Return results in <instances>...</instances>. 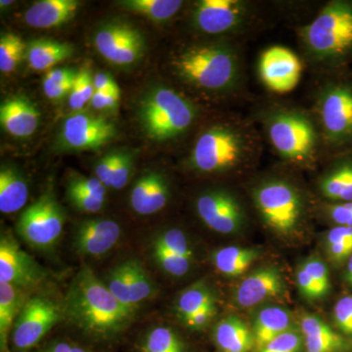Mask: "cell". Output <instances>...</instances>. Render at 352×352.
Wrapping results in <instances>:
<instances>
[{
  "instance_id": "f6af8a7d",
  "label": "cell",
  "mask_w": 352,
  "mask_h": 352,
  "mask_svg": "<svg viewBox=\"0 0 352 352\" xmlns=\"http://www.w3.org/2000/svg\"><path fill=\"white\" fill-rule=\"evenodd\" d=\"M333 319L340 332L352 336V296L338 300L333 308Z\"/></svg>"
},
{
  "instance_id": "b9f144b4",
  "label": "cell",
  "mask_w": 352,
  "mask_h": 352,
  "mask_svg": "<svg viewBox=\"0 0 352 352\" xmlns=\"http://www.w3.org/2000/svg\"><path fill=\"white\" fill-rule=\"evenodd\" d=\"M67 197L74 208L87 214H96L100 212L106 201L94 198L75 189L67 188Z\"/></svg>"
},
{
  "instance_id": "ba28073f",
  "label": "cell",
  "mask_w": 352,
  "mask_h": 352,
  "mask_svg": "<svg viewBox=\"0 0 352 352\" xmlns=\"http://www.w3.org/2000/svg\"><path fill=\"white\" fill-rule=\"evenodd\" d=\"M242 153V139L237 132L226 126H214L197 140L191 163L201 173H219L235 166Z\"/></svg>"
},
{
  "instance_id": "5b68a950",
  "label": "cell",
  "mask_w": 352,
  "mask_h": 352,
  "mask_svg": "<svg viewBox=\"0 0 352 352\" xmlns=\"http://www.w3.org/2000/svg\"><path fill=\"white\" fill-rule=\"evenodd\" d=\"M65 318L64 303L45 295L30 296L14 324V352H28Z\"/></svg>"
},
{
  "instance_id": "83f0119b",
  "label": "cell",
  "mask_w": 352,
  "mask_h": 352,
  "mask_svg": "<svg viewBox=\"0 0 352 352\" xmlns=\"http://www.w3.org/2000/svg\"><path fill=\"white\" fill-rule=\"evenodd\" d=\"M29 185L24 175L12 166L0 170V212L14 214L25 207L29 199Z\"/></svg>"
},
{
  "instance_id": "d6986e66",
  "label": "cell",
  "mask_w": 352,
  "mask_h": 352,
  "mask_svg": "<svg viewBox=\"0 0 352 352\" xmlns=\"http://www.w3.org/2000/svg\"><path fill=\"white\" fill-rule=\"evenodd\" d=\"M245 15L238 0H201L194 10V24L206 34H217L237 27Z\"/></svg>"
},
{
  "instance_id": "f35d334b",
  "label": "cell",
  "mask_w": 352,
  "mask_h": 352,
  "mask_svg": "<svg viewBox=\"0 0 352 352\" xmlns=\"http://www.w3.org/2000/svg\"><path fill=\"white\" fill-rule=\"evenodd\" d=\"M67 188L75 189L94 198L106 201L107 199V187L97 177H88L78 173L69 176Z\"/></svg>"
},
{
  "instance_id": "f546056e",
  "label": "cell",
  "mask_w": 352,
  "mask_h": 352,
  "mask_svg": "<svg viewBox=\"0 0 352 352\" xmlns=\"http://www.w3.org/2000/svg\"><path fill=\"white\" fill-rule=\"evenodd\" d=\"M259 256L256 250L249 248L228 245L212 254V263L221 274L237 277L244 274Z\"/></svg>"
},
{
  "instance_id": "8d00e7d4",
  "label": "cell",
  "mask_w": 352,
  "mask_h": 352,
  "mask_svg": "<svg viewBox=\"0 0 352 352\" xmlns=\"http://www.w3.org/2000/svg\"><path fill=\"white\" fill-rule=\"evenodd\" d=\"M329 256L335 263L349 261L352 254V227L337 226L327 235Z\"/></svg>"
},
{
  "instance_id": "2e32d148",
  "label": "cell",
  "mask_w": 352,
  "mask_h": 352,
  "mask_svg": "<svg viewBox=\"0 0 352 352\" xmlns=\"http://www.w3.org/2000/svg\"><path fill=\"white\" fill-rule=\"evenodd\" d=\"M196 210L201 221L219 234H233L243 223L242 208L236 199L224 191H210L197 199Z\"/></svg>"
},
{
  "instance_id": "60d3db41",
  "label": "cell",
  "mask_w": 352,
  "mask_h": 352,
  "mask_svg": "<svg viewBox=\"0 0 352 352\" xmlns=\"http://www.w3.org/2000/svg\"><path fill=\"white\" fill-rule=\"evenodd\" d=\"M134 155L129 151L122 150L119 162L113 173L110 189L120 190L124 188L131 180L133 173Z\"/></svg>"
},
{
  "instance_id": "7bdbcfd3",
  "label": "cell",
  "mask_w": 352,
  "mask_h": 352,
  "mask_svg": "<svg viewBox=\"0 0 352 352\" xmlns=\"http://www.w3.org/2000/svg\"><path fill=\"white\" fill-rule=\"evenodd\" d=\"M303 268L307 271L308 274L320 289L322 296H325L330 289V277H329V271L325 263L318 258H311L307 259L302 264Z\"/></svg>"
},
{
  "instance_id": "4dcf8cb0",
  "label": "cell",
  "mask_w": 352,
  "mask_h": 352,
  "mask_svg": "<svg viewBox=\"0 0 352 352\" xmlns=\"http://www.w3.org/2000/svg\"><path fill=\"white\" fill-rule=\"evenodd\" d=\"M217 302L214 292L205 282H197L185 289L175 302V314L182 324L208 305Z\"/></svg>"
},
{
  "instance_id": "9a60e30c",
  "label": "cell",
  "mask_w": 352,
  "mask_h": 352,
  "mask_svg": "<svg viewBox=\"0 0 352 352\" xmlns=\"http://www.w3.org/2000/svg\"><path fill=\"white\" fill-rule=\"evenodd\" d=\"M300 60L293 51L282 46H273L264 51L259 59L261 80L272 91L287 94L298 85L302 76Z\"/></svg>"
},
{
  "instance_id": "277c9868",
  "label": "cell",
  "mask_w": 352,
  "mask_h": 352,
  "mask_svg": "<svg viewBox=\"0 0 352 352\" xmlns=\"http://www.w3.org/2000/svg\"><path fill=\"white\" fill-rule=\"evenodd\" d=\"M302 36L315 56H344L352 50V4L331 2L309 25L303 28Z\"/></svg>"
},
{
  "instance_id": "8fae6325",
  "label": "cell",
  "mask_w": 352,
  "mask_h": 352,
  "mask_svg": "<svg viewBox=\"0 0 352 352\" xmlns=\"http://www.w3.org/2000/svg\"><path fill=\"white\" fill-rule=\"evenodd\" d=\"M111 120L85 112L74 113L64 120L59 146L69 151H96L117 136Z\"/></svg>"
},
{
  "instance_id": "52a82bcc",
  "label": "cell",
  "mask_w": 352,
  "mask_h": 352,
  "mask_svg": "<svg viewBox=\"0 0 352 352\" xmlns=\"http://www.w3.org/2000/svg\"><path fill=\"white\" fill-rule=\"evenodd\" d=\"M259 214L270 228L280 234L295 230L302 214V201L288 183H264L254 193Z\"/></svg>"
},
{
  "instance_id": "3957f363",
  "label": "cell",
  "mask_w": 352,
  "mask_h": 352,
  "mask_svg": "<svg viewBox=\"0 0 352 352\" xmlns=\"http://www.w3.org/2000/svg\"><path fill=\"white\" fill-rule=\"evenodd\" d=\"M175 66L187 82L208 90L226 89L237 76V59L222 45L190 48L178 57Z\"/></svg>"
},
{
  "instance_id": "ab89813d",
  "label": "cell",
  "mask_w": 352,
  "mask_h": 352,
  "mask_svg": "<svg viewBox=\"0 0 352 352\" xmlns=\"http://www.w3.org/2000/svg\"><path fill=\"white\" fill-rule=\"evenodd\" d=\"M302 344L300 333L291 329L271 340L258 352H300Z\"/></svg>"
},
{
  "instance_id": "ac0fdd59",
  "label": "cell",
  "mask_w": 352,
  "mask_h": 352,
  "mask_svg": "<svg viewBox=\"0 0 352 352\" xmlns=\"http://www.w3.org/2000/svg\"><path fill=\"white\" fill-rule=\"evenodd\" d=\"M122 229L111 219H87L76 227L73 247L82 256H104L119 242Z\"/></svg>"
},
{
  "instance_id": "7a4b0ae2",
  "label": "cell",
  "mask_w": 352,
  "mask_h": 352,
  "mask_svg": "<svg viewBox=\"0 0 352 352\" xmlns=\"http://www.w3.org/2000/svg\"><path fill=\"white\" fill-rule=\"evenodd\" d=\"M195 117L194 106L171 88H152L139 102V122L153 140H170L180 135Z\"/></svg>"
},
{
  "instance_id": "30bf717a",
  "label": "cell",
  "mask_w": 352,
  "mask_h": 352,
  "mask_svg": "<svg viewBox=\"0 0 352 352\" xmlns=\"http://www.w3.org/2000/svg\"><path fill=\"white\" fill-rule=\"evenodd\" d=\"M268 134L275 149L287 159H305L316 144L314 126L307 118L298 113L275 115L268 126Z\"/></svg>"
},
{
  "instance_id": "1f68e13d",
  "label": "cell",
  "mask_w": 352,
  "mask_h": 352,
  "mask_svg": "<svg viewBox=\"0 0 352 352\" xmlns=\"http://www.w3.org/2000/svg\"><path fill=\"white\" fill-rule=\"evenodd\" d=\"M179 0H124L119 6L131 12L140 14L155 22L170 20L182 8Z\"/></svg>"
},
{
  "instance_id": "e575fe53",
  "label": "cell",
  "mask_w": 352,
  "mask_h": 352,
  "mask_svg": "<svg viewBox=\"0 0 352 352\" xmlns=\"http://www.w3.org/2000/svg\"><path fill=\"white\" fill-rule=\"evenodd\" d=\"M78 69L74 68L52 69L43 80L44 94L52 101H61L73 89Z\"/></svg>"
},
{
  "instance_id": "f5cc1de1",
  "label": "cell",
  "mask_w": 352,
  "mask_h": 352,
  "mask_svg": "<svg viewBox=\"0 0 352 352\" xmlns=\"http://www.w3.org/2000/svg\"><path fill=\"white\" fill-rule=\"evenodd\" d=\"M346 280L347 283L352 287V254L351 258H349V263H347Z\"/></svg>"
},
{
  "instance_id": "5bb4252c",
  "label": "cell",
  "mask_w": 352,
  "mask_h": 352,
  "mask_svg": "<svg viewBox=\"0 0 352 352\" xmlns=\"http://www.w3.org/2000/svg\"><path fill=\"white\" fill-rule=\"evenodd\" d=\"M151 250L155 263L170 276H185L193 265V248L182 229L170 228L157 234Z\"/></svg>"
},
{
  "instance_id": "d590c367",
  "label": "cell",
  "mask_w": 352,
  "mask_h": 352,
  "mask_svg": "<svg viewBox=\"0 0 352 352\" xmlns=\"http://www.w3.org/2000/svg\"><path fill=\"white\" fill-rule=\"evenodd\" d=\"M27 44L18 34L6 32L0 38V71L11 73L25 59Z\"/></svg>"
},
{
  "instance_id": "ee69618b",
  "label": "cell",
  "mask_w": 352,
  "mask_h": 352,
  "mask_svg": "<svg viewBox=\"0 0 352 352\" xmlns=\"http://www.w3.org/2000/svg\"><path fill=\"white\" fill-rule=\"evenodd\" d=\"M120 152L122 150L108 153L105 156L100 157L95 164V177L98 178L107 188L111 187L113 173L120 160Z\"/></svg>"
},
{
  "instance_id": "8992f818",
  "label": "cell",
  "mask_w": 352,
  "mask_h": 352,
  "mask_svg": "<svg viewBox=\"0 0 352 352\" xmlns=\"http://www.w3.org/2000/svg\"><path fill=\"white\" fill-rule=\"evenodd\" d=\"M66 214L52 193L43 194L25 208L17 221V232L34 249L48 250L63 233Z\"/></svg>"
},
{
  "instance_id": "c3c4849f",
  "label": "cell",
  "mask_w": 352,
  "mask_h": 352,
  "mask_svg": "<svg viewBox=\"0 0 352 352\" xmlns=\"http://www.w3.org/2000/svg\"><path fill=\"white\" fill-rule=\"evenodd\" d=\"M296 282H298V289L303 296H307L310 300H315V298H322L320 289H318L317 285L315 284L314 279L308 274L307 270L300 266V270H298L296 274Z\"/></svg>"
},
{
  "instance_id": "ffe728a7",
  "label": "cell",
  "mask_w": 352,
  "mask_h": 352,
  "mask_svg": "<svg viewBox=\"0 0 352 352\" xmlns=\"http://www.w3.org/2000/svg\"><path fill=\"white\" fill-rule=\"evenodd\" d=\"M284 288L281 272L270 266L259 268L245 277L236 289L234 296L239 307L250 308L282 295Z\"/></svg>"
},
{
  "instance_id": "e0dca14e",
  "label": "cell",
  "mask_w": 352,
  "mask_h": 352,
  "mask_svg": "<svg viewBox=\"0 0 352 352\" xmlns=\"http://www.w3.org/2000/svg\"><path fill=\"white\" fill-rule=\"evenodd\" d=\"M320 115L326 135L333 142L352 138V89L338 85L331 87L321 99Z\"/></svg>"
},
{
  "instance_id": "816d5d0a",
  "label": "cell",
  "mask_w": 352,
  "mask_h": 352,
  "mask_svg": "<svg viewBox=\"0 0 352 352\" xmlns=\"http://www.w3.org/2000/svg\"><path fill=\"white\" fill-rule=\"evenodd\" d=\"M95 91H117L120 90L118 83L107 73H97L94 76Z\"/></svg>"
},
{
  "instance_id": "7402d4cb",
  "label": "cell",
  "mask_w": 352,
  "mask_h": 352,
  "mask_svg": "<svg viewBox=\"0 0 352 352\" xmlns=\"http://www.w3.org/2000/svg\"><path fill=\"white\" fill-rule=\"evenodd\" d=\"M170 200V186L161 173H145L134 184L131 193V206L136 214H156L166 207Z\"/></svg>"
},
{
  "instance_id": "4316f807",
  "label": "cell",
  "mask_w": 352,
  "mask_h": 352,
  "mask_svg": "<svg viewBox=\"0 0 352 352\" xmlns=\"http://www.w3.org/2000/svg\"><path fill=\"white\" fill-rule=\"evenodd\" d=\"M292 316L288 310L280 307H264L256 315L252 326L254 347L261 351L278 336L291 330Z\"/></svg>"
},
{
  "instance_id": "44dd1931",
  "label": "cell",
  "mask_w": 352,
  "mask_h": 352,
  "mask_svg": "<svg viewBox=\"0 0 352 352\" xmlns=\"http://www.w3.org/2000/svg\"><path fill=\"white\" fill-rule=\"evenodd\" d=\"M41 112L36 104L24 95H14L0 105L2 129L18 138H28L38 129Z\"/></svg>"
},
{
  "instance_id": "f1b7e54d",
  "label": "cell",
  "mask_w": 352,
  "mask_h": 352,
  "mask_svg": "<svg viewBox=\"0 0 352 352\" xmlns=\"http://www.w3.org/2000/svg\"><path fill=\"white\" fill-rule=\"evenodd\" d=\"M28 289L11 284L0 283V346L8 349V342L15 321L29 300Z\"/></svg>"
},
{
  "instance_id": "4fadbf2b",
  "label": "cell",
  "mask_w": 352,
  "mask_h": 352,
  "mask_svg": "<svg viewBox=\"0 0 352 352\" xmlns=\"http://www.w3.org/2000/svg\"><path fill=\"white\" fill-rule=\"evenodd\" d=\"M44 271L27 252L21 249L12 236L0 240V283L29 289L41 283Z\"/></svg>"
},
{
  "instance_id": "f907efd6",
  "label": "cell",
  "mask_w": 352,
  "mask_h": 352,
  "mask_svg": "<svg viewBox=\"0 0 352 352\" xmlns=\"http://www.w3.org/2000/svg\"><path fill=\"white\" fill-rule=\"evenodd\" d=\"M39 352H89L85 347L69 340H57L44 346Z\"/></svg>"
},
{
  "instance_id": "836d02e7",
  "label": "cell",
  "mask_w": 352,
  "mask_h": 352,
  "mask_svg": "<svg viewBox=\"0 0 352 352\" xmlns=\"http://www.w3.org/2000/svg\"><path fill=\"white\" fill-rule=\"evenodd\" d=\"M321 191L331 200L352 201V164H342L326 176Z\"/></svg>"
},
{
  "instance_id": "9c48e42d",
  "label": "cell",
  "mask_w": 352,
  "mask_h": 352,
  "mask_svg": "<svg viewBox=\"0 0 352 352\" xmlns=\"http://www.w3.org/2000/svg\"><path fill=\"white\" fill-rule=\"evenodd\" d=\"M94 45L109 63L129 68L138 64L146 52V41L138 28L122 21L106 23L94 36Z\"/></svg>"
},
{
  "instance_id": "603a6c76",
  "label": "cell",
  "mask_w": 352,
  "mask_h": 352,
  "mask_svg": "<svg viewBox=\"0 0 352 352\" xmlns=\"http://www.w3.org/2000/svg\"><path fill=\"white\" fill-rule=\"evenodd\" d=\"M80 6L78 0H41L25 11L24 20L36 29H53L73 20Z\"/></svg>"
},
{
  "instance_id": "7dc6e473",
  "label": "cell",
  "mask_w": 352,
  "mask_h": 352,
  "mask_svg": "<svg viewBox=\"0 0 352 352\" xmlns=\"http://www.w3.org/2000/svg\"><path fill=\"white\" fill-rule=\"evenodd\" d=\"M120 90L117 91H95L90 105L96 110H113L119 105Z\"/></svg>"
},
{
  "instance_id": "11a10c76",
  "label": "cell",
  "mask_w": 352,
  "mask_h": 352,
  "mask_svg": "<svg viewBox=\"0 0 352 352\" xmlns=\"http://www.w3.org/2000/svg\"><path fill=\"white\" fill-rule=\"evenodd\" d=\"M1 352H10V351H9V349H6L4 351H1Z\"/></svg>"
},
{
  "instance_id": "d4e9b609",
  "label": "cell",
  "mask_w": 352,
  "mask_h": 352,
  "mask_svg": "<svg viewBox=\"0 0 352 352\" xmlns=\"http://www.w3.org/2000/svg\"><path fill=\"white\" fill-rule=\"evenodd\" d=\"M212 336L220 352H251L254 347L252 331L235 315H229L217 322Z\"/></svg>"
},
{
  "instance_id": "484cf974",
  "label": "cell",
  "mask_w": 352,
  "mask_h": 352,
  "mask_svg": "<svg viewBox=\"0 0 352 352\" xmlns=\"http://www.w3.org/2000/svg\"><path fill=\"white\" fill-rule=\"evenodd\" d=\"M74 52L75 48L68 43L54 39H34L27 44L25 59L30 68L34 71H46L68 59Z\"/></svg>"
},
{
  "instance_id": "6da1fadb",
  "label": "cell",
  "mask_w": 352,
  "mask_h": 352,
  "mask_svg": "<svg viewBox=\"0 0 352 352\" xmlns=\"http://www.w3.org/2000/svg\"><path fill=\"white\" fill-rule=\"evenodd\" d=\"M63 303L65 318L96 340L117 338L131 325L138 311L120 302L87 266L72 280Z\"/></svg>"
},
{
  "instance_id": "74e56055",
  "label": "cell",
  "mask_w": 352,
  "mask_h": 352,
  "mask_svg": "<svg viewBox=\"0 0 352 352\" xmlns=\"http://www.w3.org/2000/svg\"><path fill=\"white\" fill-rule=\"evenodd\" d=\"M95 94L94 76L87 69H78L73 89L69 95V106L75 113L82 112Z\"/></svg>"
},
{
  "instance_id": "db71d44e",
  "label": "cell",
  "mask_w": 352,
  "mask_h": 352,
  "mask_svg": "<svg viewBox=\"0 0 352 352\" xmlns=\"http://www.w3.org/2000/svg\"><path fill=\"white\" fill-rule=\"evenodd\" d=\"M13 3L14 1H11V0H1L0 1V6H1V8H3V7L11 6Z\"/></svg>"
},
{
  "instance_id": "bcb514c9",
  "label": "cell",
  "mask_w": 352,
  "mask_h": 352,
  "mask_svg": "<svg viewBox=\"0 0 352 352\" xmlns=\"http://www.w3.org/2000/svg\"><path fill=\"white\" fill-rule=\"evenodd\" d=\"M217 314V303H212V305L203 308L198 314L193 315L183 325L191 331H203L204 329L207 328L212 323Z\"/></svg>"
},
{
  "instance_id": "681fc988",
  "label": "cell",
  "mask_w": 352,
  "mask_h": 352,
  "mask_svg": "<svg viewBox=\"0 0 352 352\" xmlns=\"http://www.w3.org/2000/svg\"><path fill=\"white\" fill-rule=\"evenodd\" d=\"M329 212L331 219L340 226L352 227V201L332 206Z\"/></svg>"
},
{
  "instance_id": "cb8c5ba5",
  "label": "cell",
  "mask_w": 352,
  "mask_h": 352,
  "mask_svg": "<svg viewBox=\"0 0 352 352\" xmlns=\"http://www.w3.org/2000/svg\"><path fill=\"white\" fill-rule=\"evenodd\" d=\"M305 337V352H344L349 351L346 340L335 332L318 316L305 315L300 321Z\"/></svg>"
},
{
  "instance_id": "d6a6232c",
  "label": "cell",
  "mask_w": 352,
  "mask_h": 352,
  "mask_svg": "<svg viewBox=\"0 0 352 352\" xmlns=\"http://www.w3.org/2000/svg\"><path fill=\"white\" fill-rule=\"evenodd\" d=\"M140 352H188L186 344L173 329L153 327L146 333L139 346Z\"/></svg>"
},
{
  "instance_id": "7c38bea8",
  "label": "cell",
  "mask_w": 352,
  "mask_h": 352,
  "mask_svg": "<svg viewBox=\"0 0 352 352\" xmlns=\"http://www.w3.org/2000/svg\"><path fill=\"white\" fill-rule=\"evenodd\" d=\"M103 282L120 302L136 310L156 294L152 278L138 259L118 264Z\"/></svg>"
}]
</instances>
